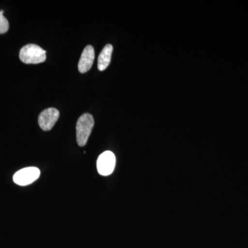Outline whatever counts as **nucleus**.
<instances>
[{"label":"nucleus","instance_id":"0eeeda50","mask_svg":"<svg viewBox=\"0 0 248 248\" xmlns=\"http://www.w3.org/2000/svg\"><path fill=\"white\" fill-rule=\"evenodd\" d=\"M113 47L111 45L105 46L98 58V69L100 71L107 69L110 64Z\"/></svg>","mask_w":248,"mask_h":248},{"label":"nucleus","instance_id":"f257e3e1","mask_svg":"<svg viewBox=\"0 0 248 248\" xmlns=\"http://www.w3.org/2000/svg\"><path fill=\"white\" fill-rule=\"evenodd\" d=\"M94 124V119L91 114L85 113L79 117L76 125L77 141L79 146H84L87 143Z\"/></svg>","mask_w":248,"mask_h":248},{"label":"nucleus","instance_id":"423d86ee","mask_svg":"<svg viewBox=\"0 0 248 248\" xmlns=\"http://www.w3.org/2000/svg\"><path fill=\"white\" fill-rule=\"evenodd\" d=\"M94 60V50L92 46L89 45L84 48L81 53L78 69L81 73H85L91 69Z\"/></svg>","mask_w":248,"mask_h":248},{"label":"nucleus","instance_id":"39448f33","mask_svg":"<svg viewBox=\"0 0 248 248\" xmlns=\"http://www.w3.org/2000/svg\"><path fill=\"white\" fill-rule=\"evenodd\" d=\"M60 117L58 109L49 108L41 112L38 117V123L40 128L45 131H48L53 128Z\"/></svg>","mask_w":248,"mask_h":248},{"label":"nucleus","instance_id":"f03ea898","mask_svg":"<svg viewBox=\"0 0 248 248\" xmlns=\"http://www.w3.org/2000/svg\"><path fill=\"white\" fill-rule=\"evenodd\" d=\"M46 51L36 45L24 46L19 52V59L27 64H37L45 62Z\"/></svg>","mask_w":248,"mask_h":248},{"label":"nucleus","instance_id":"7ed1b4c3","mask_svg":"<svg viewBox=\"0 0 248 248\" xmlns=\"http://www.w3.org/2000/svg\"><path fill=\"white\" fill-rule=\"evenodd\" d=\"M40 176V170L37 168H24L14 174V182L21 186L30 185L35 182Z\"/></svg>","mask_w":248,"mask_h":248},{"label":"nucleus","instance_id":"6e6552de","mask_svg":"<svg viewBox=\"0 0 248 248\" xmlns=\"http://www.w3.org/2000/svg\"><path fill=\"white\" fill-rule=\"evenodd\" d=\"M4 11H0V34L5 33L9 30V24L6 18L4 16Z\"/></svg>","mask_w":248,"mask_h":248},{"label":"nucleus","instance_id":"20e7f679","mask_svg":"<svg viewBox=\"0 0 248 248\" xmlns=\"http://www.w3.org/2000/svg\"><path fill=\"white\" fill-rule=\"evenodd\" d=\"M116 158L111 151H106L99 155L97 161L98 172L102 176H108L115 169Z\"/></svg>","mask_w":248,"mask_h":248}]
</instances>
